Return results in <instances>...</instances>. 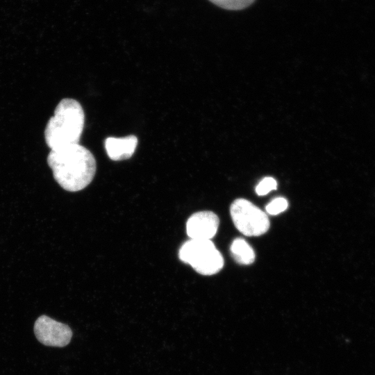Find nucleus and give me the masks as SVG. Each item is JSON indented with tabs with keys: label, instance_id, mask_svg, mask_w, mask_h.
<instances>
[{
	"label": "nucleus",
	"instance_id": "9d476101",
	"mask_svg": "<svg viewBox=\"0 0 375 375\" xmlns=\"http://www.w3.org/2000/svg\"><path fill=\"white\" fill-rule=\"evenodd\" d=\"M288 206V201L283 197L273 199L267 206L266 211L270 215H278L285 211Z\"/></svg>",
	"mask_w": 375,
	"mask_h": 375
},
{
	"label": "nucleus",
	"instance_id": "1a4fd4ad",
	"mask_svg": "<svg viewBox=\"0 0 375 375\" xmlns=\"http://www.w3.org/2000/svg\"><path fill=\"white\" fill-rule=\"evenodd\" d=\"M213 4L229 10H240L249 7L255 0H208Z\"/></svg>",
	"mask_w": 375,
	"mask_h": 375
},
{
	"label": "nucleus",
	"instance_id": "39448f33",
	"mask_svg": "<svg viewBox=\"0 0 375 375\" xmlns=\"http://www.w3.org/2000/svg\"><path fill=\"white\" fill-rule=\"evenodd\" d=\"M34 333L42 344L58 347L67 345L72 336V331L67 325L46 315H41L36 319Z\"/></svg>",
	"mask_w": 375,
	"mask_h": 375
},
{
	"label": "nucleus",
	"instance_id": "6e6552de",
	"mask_svg": "<svg viewBox=\"0 0 375 375\" xmlns=\"http://www.w3.org/2000/svg\"><path fill=\"white\" fill-rule=\"evenodd\" d=\"M230 250L238 263L250 265L255 260L256 256L253 248L243 238L235 239L231 245Z\"/></svg>",
	"mask_w": 375,
	"mask_h": 375
},
{
	"label": "nucleus",
	"instance_id": "9b49d317",
	"mask_svg": "<svg viewBox=\"0 0 375 375\" xmlns=\"http://www.w3.org/2000/svg\"><path fill=\"white\" fill-rule=\"evenodd\" d=\"M276 188L277 183L276 180L272 177H266L258 183L256 188V192L257 194L262 196Z\"/></svg>",
	"mask_w": 375,
	"mask_h": 375
},
{
	"label": "nucleus",
	"instance_id": "0eeeda50",
	"mask_svg": "<svg viewBox=\"0 0 375 375\" xmlns=\"http://www.w3.org/2000/svg\"><path fill=\"white\" fill-rule=\"evenodd\" d=\"M138 142L137 137L133 135L124 138L109 137L105 140V149L111 160L119 161L133 156Z\"/></svg>",
	"mask_w": 375,
	"mask_h": 375
},
{
	"label": "nucleus",
	"instance_id": "f257e3e1",
	"mask_svg": "<svg viewBox=\"0 0 375 375\" xmlns=\"http://www.w3.org/2000/svg\"><path fill=\"white\" fill-rule=\"evenodd\" d=\"M47 163L56 181L69 192H77L88 186L97 169L93 154L79 144L51 150Z\"/></svg>",
	"mask_w": 375,
	"mask_h": 375
},
{
	"label": "nucleus",
	"instance_id": "f03ea898",
	"mask_svg": "<svg viewBox=\"0 0 375 375\" xmlns=\"http://www.w3.org/2000/svg\"><path fill=\"white\" fill-rule=\"evenodd\" d=\"M84 122V111L80 103L70 98L62 99L47 124L46 144L51 150L79 144Z\"/></svg>",
	"mask_w": 375,
	"mask_h": 375
},
{
	"label": "nucleus",
	"instance_id": "423d86ee",
	"mask_svg": "<svg viewBox=\"0 0 375 375\" xmlns=\"http://www.w3.org/2000/svg\"><path fill=\"white\" fill-rule=\"evenodd\" d=\"M219 224V217L213 212H197L187 221V234L191 239L210 240L217 233Z\"/></svg>",
	"mask_w": 375,
	"mask_h": 375
},
{
	"label": "nucleus",
	"instance_id": "20e7f679",
	"mask_svg": "<svg viewBox=\"0 0 375 375\" xmlns=\"http://www.w3.org/2000/svg\"><path fill=\"white\" fill-rule=\"evenodd\" d=\"M230 213L237 229L247 236H259L269 228L267 214L244 199H237L231 205Z\"/></svg>",
	"mask_w": 375,
	"mask_h": 375
},
{
	"label": "nucleus",
	"instance_id": "7ed1b4c3",
	"mask_svg": "<svg viewBox=\"0 0 375 375\" xmlns=\"http://www.w3.org/2000/svg\"><path fill=\"white\" fill-rule=\"evenodd\" d=\"M178 257L199 274L212 275L224 266V258L210 240L190 239L180 248Z\"/></svg>",
	"mask_w": 375,
	"mask_h": 375
}]
</instances>
